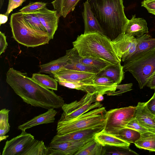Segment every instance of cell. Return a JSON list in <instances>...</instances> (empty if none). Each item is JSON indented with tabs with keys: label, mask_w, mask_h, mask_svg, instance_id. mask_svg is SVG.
Returning <instances> with one entry per match:
<instances>
[{
	"label": "cell",
	"mask_w": 155,
	"mask_h": 155,
	"mask_svg": "<svg viewBox=\"0 0 155 155\" xmlns=\"http://www.w3.org/2000/svg\"><path fill=\"white\" fill-rule=\"evenodd\" d=\"M57 111L54 108L48 109L46 112L36 116L27 122L18 126V129L21 131L39 125L52 123L54 122Z\"/></svg>",
	"instance_id": "18"
},
{
	"label": "cell",
	"mask_w": 155,
	"mask_h": 155,
	"mask_svg": "<svg viewBox=\"0 0 155 155\" xmlns=\"http://www.w3.org/2000/svg\"><path fill=\"white\" fill-rule=\"evenodd\" d=\"M6 81L24 102L48 110L62 107L64 101L52 90L45 88L29 77L26 73L9 69Z\"/></svg>",
	"instance_id": "1"
},
{
	"label": "cell",
	"mask_w": 155,
	"mask_h": 155,
	"mask_svg": "<svg viewBox=\"0 0 155 155\" xmlns=\"http://www.w3.org/2000/svg\"><path fill=\"white\" fill-rule=\"evenodd\" d=\"M48 149L42 140L35 139L30 143L22 155H48Z\"/></svg>",
	"instance_id": "26"
},
{
	"label": "cell",
	"mask_w": 155,
	"mask_h": 155,
	"mask_svg": "<svg viewBox=\"0 0 155 155\" xmlns=\"http://www.w3.org/2000/svg\"><path fill=\"white\" fill-rule=\"evenodd\" d=\"M94 139L103 146H105L129 147L130 143L106 132L104 129L96 134Z\"/></svg>",
	"instance_id": "20"
},
{
	"label": "cell",
	"mask_w": 155,
	"mask_h": 155,
	"mask_svg": "<svg viewBox=\"0 0 155 155\" xmlns=\"http://www.w3.org/2000/svg\"><path fill=\"white\" fill-rule=\"evenodd\" d=\"M5 0H0V9L2 8Z\"/></svg>",
	"instance_id": "47"
},
{
	"label": "cell",
	"mask_w": 155,
	"mask_h": 155,
	"mask_svg": "<svg viewBox=\"0 0 155 155\" xmlns=\"http://www.w3.org/2000/svg\"><path fill=\"white\" fill-rule=\"evenodd\" d=\"M63 0H54L51 2L54 9L57 10L61 16L62 3Z\"/></svg>",
	"instance_id": "42"
},
{
	"label": "cell",
	"mask_w": 155,
	"mask_h": 155,
	"mask_svg": "<svg viewBox=\"0 0 155 155\" xmlns=\"http://www.w3.org/2000/svg\"><path fill=\"white\" fill-rule=\"evenodd\" d=\"M79 55L76 51H73L68 55L69 60L64 68L74 70L98 73L100 71L89 66L84 64L78 61Z\"/></svg>",
	"instance_id": "22"
},
{
	"label": "cell",
	"mask_w": 155,
	"mask_h": 155,
	"mask_svg": "<svg viewBox=\"0 0 155 155\" xmlns=\"http://www.w3.org/2000/svg\"><path fill=\"white\" fill-rule=\"evenodd\" d=\"M97 74V73L62 68L52 72L51 76L55 79H61L72 81L88 83L94 82Z\"/></svg>",
	"instance_id": "11"
},
{
	"label": "cell",
	"mask_w": 155,
	"mask_h": 155,
	"mask_svg": "<svg viewBox=\"0 0 155 155\" xmlns=\"http://www.w3.org/2000/svg\"><path fill=\"white\" fill-rule=\"evenodd\" d=\"M89 141L51 142L48 147V155H74L83 145Z\"/></svg>",
	"instance_id": "13"
},
{
	"label": "cell",
	"mask_w": 155,
	"mask_h": 155,
	"mask_svg": "<svg viewBox=\"0 0 155 155\" xmlns=\"http://www.w3.org/2000/svg\"><path fill=\"white\" fill-rule=\"evenodd\" d=\"M103 146L94 139L83 145L74 155H102Z\"/></svg>",
	"instance_id": "25"
},
{
	"label": "cell",
	"mask_w": 155,
	"mask_h": 155,
	"mask_svg": "<svg viewBox=\"0 0 155 155\" xmlns=\"http://www.w3.org/2000/svg\"><path fill=\"white\" fill-rule=\"evenodd\" d=\"M124 71L120 64H111L97 74V76H104L109 78L117 84H120L124 78Z\"/></svg>",
	"instance_id": "21"
},
{
	"label": "cell",
	"mask_w": 155,
	"mask_h": 155,
	"mask_svg": "<svg viewBox=\"0 0 155 155\" xmlns=\"http://www.w3.org/2000/svg\"><path fill=\"white\" fill-rule=\"evenodd\" d=\"M78 61L81 63L91 67L100 71L112 64L98 58L91 56L82 57L79 55Z\"/></svg>",
	"instance_id": "28"
},
{
	"label": "cell",
	"mask_w": 155,
	"mask_h": 155,
	"mask_svg": "<svg viewBox=\"0 0 155 155\" xmlns=\"http://www.w3.org/2000/svg\"><path fill=\"white\" fill-rule=\"evenodd\" d=\"M136 108V107L130 106L107 111L105 114L104 131L110 134L117 135L135 117Z\"/></svg>",
	"instance_id": "7"
},
{
	"label": "cell",
	"mask_w": 155,
	"mask_h": 155,
	"mask_svg": "<svg viewBox=\"0 0 155 155\" xmlns=\"http://www.w3.org/2000/svg\"><path fill=\"white\" fill-rule=\"evenodd\" d=\"M146 105L149 110L155 115V89L152 97L146 102Z\"/></svg>",
	"instance_id": "41"
},
{
	"label": "cell",
	"mask_w": 155,
	"mask_h": 155,
	"mask_svg": "<svg viewBox=\"0 0 155 155\" xmlns=\"http://www.w3.org/2000/svg\"><path fill=\"white\" fill-rule=\"evenodd\" d=\"M134 144L139 148L155 152V133L148 131L141 134Z\"/></svg>",
	"instance_id": "23"
},
{
	"label": "cell",
	"mask_w": 155,
	"mask_h": 155,
	"mask_svg": "<svg viewBox=\"0 0 155 155\" xmlns=\"http://www.w3.org/2000/svg\"><path fill=\"white\" fill-rule=\"evenodd\" d=\"M8 137V135L4 136L2 137H0V142L2 140H6L7 137Z\"/></svg>",
	"instance_id": "46"
},
{
	"label": "cell",
	"mask_w": 155,
	"mask_h": 155,
	"mask_svg": "<svg viewBox=\"0 0 155 155\" xmlns=\"http://www.w3.org/2000/svg\"><path fill=\"white\" fill-rule=\"evenodd\" d=\"M0 55L4 52L7 48L8 43L6 40V37L4 33L0 32Z\"/></svg>",
	"instance_id": "40"
},
{
	"label": "cell",
	"mask_w": 155,
	"mask_h": 155,
	"mask_svg": "<svg viewBox=\"0 0 155 155\" xmlns=\"http://www.w3.org/2000/svg\"><path fill=\"white\" fill-rule=\"evenodd\" d=\"M133 85L132 83L124 84H117V89L119 90L117 91L110 92L107 94V95H120L122 94L132 90V87Z\"/></svg>",
	"instance_id": "36"
},
{
	"label": "cell",
	"mask_w": 155,
	"mask_h": 155,
	"mask_svg": "<svg viewBox=\"0 0 155 155\" xmlns=\"http://www.w3.org/2000/svg\"><path fill=\"white\" fill-rule=\"evenodd\" d=\"M141 134L131 129L125 127L120 130L116 137L130 143H134L140 137Z\"/></svg>",
	"instance_id": "31"
},
{
	"label": "cell",
	"mask_w": 155,
	"mask_h": 155,
	"mask_svg": "<svg viewBox=\"0 0 155 155\" xmlns=\"http://www.w3.org/2000/svg\"><path fill=\"white\" fill-rule=\"evenodd\" d=\"M129 147L105 146H103L102 155H137Z\"/></svg>",
	"instance_id": "30"
},
{
	"label": "cell",
	"mask_w": 155,
	"mask_h": 155,
	"mask_svg": "<svg viewBox=\"0 0 155 155\" xmlns=\"http://www.w3.org/2000/svg\"><path fill=\"white\" fill-rule=\"evenodd\" d=\"M104 126V124L76 131L63 135L56 134L53 138L51 142L67 140L76 142L90 141L94 139L95 134L103 130Z\"/></svg>",
	"instance_id": "12"
},
{
	"label": "cell",
	"mask_w": 155,
	"mask_h": 155,
	"mask_svg": "<svg viewBox=\"0 0 155 155\" xmlns=\"http://www.w3.org/2000/svg\"><path fill=\"white\" fill-rule=\"evenodd\" d=\"M69 60L67 54L58 59L39 66L40 73L48 74L51 75L52 72L64 68Z\"/></svg>",
	"instance_id": "24"
},
{
	"label": "cell",
	"mask_w": 155,
	"mask_h": 155,
	"mask_svg": "<svg viewBox=\"0 0 155 155\" xmlns=\"http://www.w3.org/2000/svg\"><path fill=\"white\" fill-rule=\"evenodd\" d=\"M126 127L134 130L140 134H142L148 131L147 129L140 124L135 117L129 122Z\"/></svg>",
	"instance_id": "35"
},
{
	"label": "cell",
	"mask_w": 155,
	"mask_h": 155,
	"mask_svg": "<svg viewBox=\"0 0 155 155\" xmlns=\"http://www.w3.org/2000/svg\"><path fill=\"white\" fill-rule=\"evenodd\" d=\"M106 110L104 107L96 108L71 120L58 121L57 134L61 136L105 124Z\"/></svg>",
	"instance_id": "5"
},
{
	"label": "cell",
	"mask_w": 155,
	"mask_h": 155,
	"mask_svg": "<svg viewBox=\"0 0 155 155\" xmlns=\"http://www.w3.org/2000/svg\"><path fill=\"white\" fill-rule=\"evenodd\" d=\"M10 25L13 38L18 43L28 47H35L48 44L51 40L49 34L36 30L25 22L22 13L12 14Z\"/></svg>",
	"instance_id": "4"
},
{
	"label": "cell",
	"mask_w": 155,
	"mask_h": 155,
	"mask_svg": "<svg viewBox=\"0 0 155 155\" xmlns=\"http://www.w3.org/2000/svg\"><path fill=\"white\" fill-rule=\"evenodd\" d=\"M104 99L103 94H100L96 95V100L97 101L100 102L103 101Z\"/></svg>",
	"instance_id": "45"
},
{
	"label": "cell",
	"mask_w": 155,
	"mask_h": 155,
	"mask_svg": "<svg viewBox=\"0 0 155 155\" xmlns=\"http://www.w3.org/2000/svg\"><path fill=\"white\" fill-rule=\"evenodd\" d=\"M96 94L86 93L79 101L64 104L61 108L63 111L59 121H66L88 112L90 110L102 107L100 102L97 101Z\"/></svg>",
	"instance_id": "8"
},
{
	"label": "cell",
	"mask_w": 155,
	"mask_h": 155,
	"mask_svg": "<svg viewBox=\"0 0 155 155\" xmlns=\"http://www.w3.org/2000/svg\"><path fill=\"white\" fill-rule=\"evenodd\" d=\"M148 32L147 24L145 20L142 18H136L135 15L128 20L124 33L134 36L139 37Z\"/></svg>",
	"instance_id": "19"
},
{
	"label": "cell",
	"mask_w": 155,
	"mask_h": 155,
	"mask_svg": "<svg viewBox=\"0 0 155 155\" xmlns=\"http://www.w3.org/2000/svg\"><path fill=\"white\" fill-rule=\"evenodd\" d=\"M36 12L49 34L51 40L53 39L58 28L60 15L57 10H50L46 7Z\"/></svg>",
	"instance_id": "14"
},
{
	"label": "cell",
	"mask_w": 155,
	"mask_h": 155,
	"mask_svg": "<svg viewBox=\"0 0 155 155\" xmlns=\"http://www.w3.org/2000/svg\"><path fill=\"white\" fill-rule=\"evenodd\" d=\"M146 86L152 89H155V73L150 78Z\"/></svg>",
	"instance_id": "43"
},
{
	"label": "cell",
	"mask_w": 155,
	"mask_h": 155,
	"mask_svg": "<svg viewBox=\"0 0 155 155\" xmlns=\"http://www.w3.org/2000/svg\"><path fill=\"white\" fill-rule=\"evenodd\" d=\"M26 0H8L7 11L5 14L8 16L10 13L15 8L21 5Z\"/></svg>",
	"instance_id": "38"
},
{
	"label": "cell",
	"mask_w": 155,
	"mask_h": 155,
	"mask_svg": "<svg viewBox=\"0 0 155 155\" xmlns=\"http://www.w3.org/2000/svg\"><path fill=\"white\" fill-rule=\"evenodd\" d=\"M84 7L82 15L84 25V33L97 32L105 35L102 28L87 1L84 3Z\"/></svg>",
	"instance_id": "17"
},
{
	"label": "cell",
	"mask_w": 155,
	"mask_h": 155,
	"mask_svg": "<svg viewBox=\"0 0 155 155\" xmlns=\"http://www.w3.org/2000/svg\"><path fill=\"white\" fill-rule=\"evenodd\" d=\"M72 44L81 57H95L113 64H120L121 60L117 56L111 41L98 32L81 34Z\"/></svg>",
	"instance_id": "3"
},
{
	"label": "cell",
	"mask_w": 155,
	"mask_h": 155,
	"mask_svg": "<svg viewBox=\"0 0 155 155\" xmlns=\"http://www.w3.org/2000/svg\"><path fill=\"white\" fill-rule=\"evenodd\" d=\"M80 0H63L62 3L61 15L65 18L71 11H73Z\"/></svg>",
	"instance_id": "34"
},
{
	"label": "cell",
	"mask_w": 155,
	"mask_h": 155,
	"mask_svg": "<svg viewBox=\"0 0 155 155\" xmlns=\"http://www.w3.org/2000/svg\"><path fill=\"white\" fill-rule=\"evenodd\" d=\"M31 78L45 88L52 90H58V82L54 78L44 74L34 73L32 74Z\"/></svg>",
	"instance_id": "27"
},
{
	"label": "cell",
	"mask_w": 155,
	"mask_h": 155,
	"mask_svg": "<svg viewBox=\"0 0 155 155\" xmlns=\"http://www.w3.org/2000/svg\"><path fill=\"white\" fill-rule=\"evenodd\" d=\"M136 38L137 45L135 50L126 61L137 59L155 51V38L147 33Z\"/></svg>",
	"instance_id": "15"
},
{
	"label": "cell",
	"mask_w": 155,
	"mask_h": 155,
	"mask_svg": "<svg viewBox=\"0 0 155 155\" xmlns=\"http://www.w3.org/2000/svg\"><path fill=\"white\" fill-rule=\"evenodd\" d=\"M10 110L4 108L0 111V137L5 135L10 130L8 114Z\"/></svg>",
	"instance_id": "32"
},
{
	"label": "cell",
	"mask_w": 155,
	"mask_h": 155,
	"mask_svg": "<svg viewBox=\"0 0 155 155\" xmlns=\"http://www.w3.org/2000/svg\"><path fill=\"white\" fill-rule=\"evenodd\" d=\"M8 16L4 14H0V26L6 23L8 20Z\"/></svg>",
	"instance_id": "44"
},
{
	"label": "cell",
	"mask_w": 155,
	"mask_h": 155,
	"mask_svg": "<svg viewBox=\"0 0 155 155\" xmlns=\"http://www.w3.org/2000/svg\"><path fill=\"white\" fill-rule=\"evenodd\" d=\"M94 82L100 84L116 87L117 85L110 79L104 76H96Z\"/></svg>",
	"instance_id": "37"
},
{
	"label": "cell",
	"mask_w": 155,
	"mask_h": 155,
	"mask_svg": "<svg viewBox=\"0 0 155 155\" xmlns=\"http://www.w3.org/2000/svg\"><path fill=\"white\" fill-rule=\"evenodd\" d=\"M87 1L106 37L112 41L124 33L129 19L124 13L122 0Z\"/></svg>",
	"instance_id": "2"
},
{
	"label": "cell",
	"mask_w": 155,
	"mask_h": 155,
	"mask_svg": "<svg viewBox=\"0 0 155 155\" xmlns=\"http://www.w3.org/2000/svg\"><path fill=\"white\" fill-rule=\"evenodd\" d=\"M34 139L31 134L22 130L20 134L6 141L2 155H22Z\"/></svg>",
	"instance_id": "10"
},
{
	"label": "cell",
	"mask_w": 155,
	"mask_h": 155,
	"mask_svg": "<svg viewBox=\"0 0 155 155\" xmlns=\"http://www.w3.org/2000/svg\"><path fill=\"white\" fill-rule=\"evenodd\" d=\"M111 43L117 56L124 62L134 53L137 45L134 36L124 33L111 41Z\"/></svg>",
	"instance_id": "9"
},
{
	"label": "cell",
	"mask_w": 155,
	"mask_h": 155,
	"mask_svg": "<svg viewBox=\"0 0 155 155\" xmlns=\"http://www.w3.org/2000/svg\"><path fill=\"white\" fill-rule=\"evenodd\" d=\"M123 67L124 72L132 74L140 88L143 89L155 73V51L137 59L124 61Z\"/></svg>",
	"instance_id": "6"
},
{
	"label": "cell",
	"mask_w": 155,
	"mask_h": 155,
	"mask_svg": "<svg viewBox=\"0 0 155 155\" xmlns=\"http://www.w3.org/2000/svg\"><path fill=\"white\" fill-rule=\"evenodd\" d=\"M136 107L135 118L149 131L155 133V115L148 109L146 102H139Z\"/></svg>",
	"instance_id": "16"
},
{
	"label": "cell",
	"mask_w": 155,
	"mask_h": 155,
	"mask_svg": "<svg viewBox=\"0 0 155 155\" xmlns=\"http://www.w3.org/2000/svg\"><path fill=\"white\" fill-rule=\"evenodd\" d=\"M47 3L40 2H30L27 5L19 10L22 13H28L36 12L46 7Z\"/></svg>",
	"instance_id": "33"
},
{
	"label": "cell",
	"mask_w": 155,
	"mask_h": 155,
	"mask_svg": "<svg viewBox=\"0 0 155 155\" xmlns=\"http://www.w3.org/2000/svg\"><path fill=\"white\" fill-rule=\"evenodd\" d=\"M141 6L145 8L148 12L155 15V0H144L141 2Z\"/></svg>",
	"instance_id": "39"
},
{
	"label": "cell",
	"mask_w": 155,
	"mask_h": 155,
	"mask_svg": "<svg viewBox=\"0 0 155 155\" xmlns=\"http://www.w3.org/2000/svg\"><path fill=\"white\" fill-rule=\"evenodd\" d=\"M22 14L25 22L30 27L37 30L48 33L41 22L36 12Z\"/></svg>",
	"instance_id": "29"
}]
</instances>
